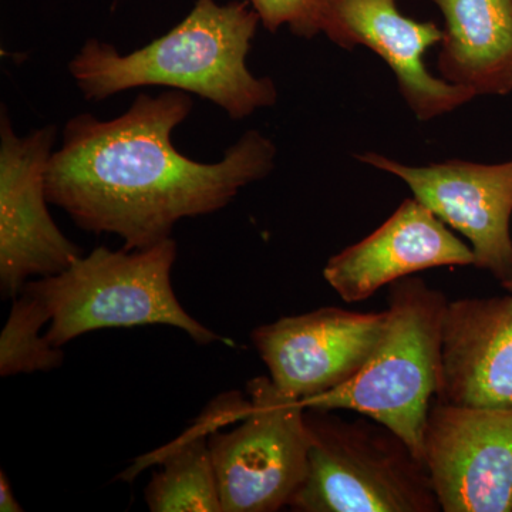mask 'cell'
<instances>
[{"label": "cell", "mask_w": 512, "mask_h": 512, "mask_svg": "<svg viewBox=\"0 0 512 512\" xmlns=\"http://www.w3.org/2000/svg\"><path fill=\"white\" fill-rule=\"evenodd\" d=\"M181 90L140 94L111 120L79 114L67 121L50 158L47 200L77 227L113 234L126 249L171 238L178 221L227 207L242 188L274 170L276 148L249 130L218 163H200L173 146V131L192 111Z\"/></svg>", "instance_id": "6da1fadb"}, {"label": "cell", "mask_w": 512, "mask_h": 512, "mask_svg": "<svg viewBox=\"0 0 512 512\" xmlns=\"http://www.w3.org/2000/svg\"><path fill=\"white\" fill-rule=\"evenodd\" d=\"M259 23L248 0H197L170 32L128 55L110 43L87 40L70 62V74L87 100L164 86L197 94L231 119H247L278 100L274 82L254 76L247 66Z\"/></svg>", "instance_id": "7a4b0ae2"}, {"label": "cell", "mask_w": 512, "mask_h": 512, "mask_svg": "<svg viewBox=\"0 0 512 512\" xmlns=\"http://www.w3.org/2000/svg\"><path fill=\"white\" fill-rule=\"evenodd\" d=\"M448 301L414 276L390 285L386 328L348 383L305 400L306 409L349 410L383 424L423 461V434L439 390Z\"/></svg>", "instance_id": "3957f363"}, {"label": "cell", "mask_w": 512, "mask_h": 512, "mask_svg": "<svg viewBox=\"0 0 512 512\" xmlns=\"http://www.w3.org/2000/svg\"><path fill=\"white\" fill-rule=\"evenodd\" d=\"M177 259L173 238L144 249L96 248L56 275L29 281L50 313L45 335L56 348L93 330L165 325L198 345L225 342L185 311L171 285Z\"/></svg>", "instance_id": "277c9868"}, {"label": "cell", "mask_w": 512, "mask_h": 512, "mask_svg": "<svg viewBox=\"0 0 512 512\" xmlns=\"http://www.w3.org/2000/svg\"><path fill=\"white\" fill-rule=\"evenodd\" d=\"M306 409L308 471L289 508L299 512L441 511L423 461L369 419Z\"/></svg>", "instance_id": "5b68a950"}, {"label": "cell", "mask_w": 512, "mask_h": 512, "mask_svg": "<svg viewBox=\"0 0 512 512\" xmlns=\"http://www.w3.org/2000/svg\"><path fill=\"white\" fill-rule=\"evenodd\" d=\"M247 392L245 419L208 440L222 512L279 511L289 507L308 471L306 407L269 376L252 379Z\"/></svg>", "instance_id": "8992f818"}, {"label": "cell", "mask_w": 512, "mask_h": 512, "mask_svg": "<svg viewBox=\"0 0 512 512\" xmlns=\"http://www.w3.org/2000/svg\"><path fill=\"white\" fill-rule=\"evenodd\" d=\"M56 126L16 136L8 113L0 119V291L16 298L33 276L56 275L82 256L60 231L47 204L46 174Z\"/></svg>", "instance_id": "52a82bcc"}, {"label": "cell", "mask_w": 512, "mask_h": 512, "mask_svg": "<svg viewBox=\"0 0 512 512\" xmlns=\"http://www.w3.org/2000/svg\"><path fill=\"white\" fill-rule=\"evenodd\" d=\"M423 463L444 512H512V409L431 404Z\"/></svg>", "instance_id": "ba28073f"}, {"label": "cell", "mask_w": 512, "mask_h": 512, "mask_svg": "<svg viewBox=\"0 0 512 512\" xmlns=\"http://www.w3.org/2000/svg\"><path fill=\"white\" fill-rule=\"evenodd\" d=\"M356 158L399 177L417 201L464 235L476 268L490 272L501 284L512 279V160L501 164L451 160L410 167L372 151Z\"/></svg>", "instance_id": "9c48e42d"}, {"label": "cell", "mask_w": 512, "mask_h": 512, "mask_svg": "<svg viewBox=\"0 0 512 512\" xmlns=\"http://www.w3.org/2000/svg\"><path fill=\"white\" fill-rule=\"evenodd\" d=\"M387 311L320 308L252 332L276 389L305 400L338 389L366 365L386 328Z\"/></svg>", "instance_id": "30bf717a"}, {"label": "cell", "mask_w": 512, "mask_h": 512, "mask_svg": "<svg viewBox=\"0 0 512 512\" xmlns=\"http://www.w3.org/2000/svg\"><path fill=\"white\" fill-rule=\"evenodd\" d=\"M325 35L343 49L366 46L389 64L400 93L417 119L427 121L473 100L466 87L437 79L424 64V53L441 43L434 22L404 16L397 0H336Z\"/></svg>", "instance_id": "8fae6325"}, {"label": "cell", "mask_w": 512, "mask_h": 512, "mask_svg": "<svg viewBox=\"0 0 512 512\" xmlns=\"http://www.w3.org/2000/svg\"><path fill=\"white\" fill-rule=\"evenodd\" d=\"M468 265H474L470 245L412 198L369 237L332 256L323 276L343 301L355 303L417 272Z\"/></svg>", "instance_id": "7c38bea8"}, {"label": "cell", "mask_w": 512, "mask_h": 512, "mask_svg": "<svg viewBox=\"0 0 512 512\" xmlns=\"http://www.w3.org/2000/svg\"><path fill=\"white\" fill-rule=\"evenodd\" d=\"M436 400L512 409V295L448 302Z\"/></svg>", "instance_id": "4fadbf2b"}, {"label": "cell", "mask_w": 512, "mask_h": 512, "mask_svg": "<svg viewBox=\"0 0 512 512\" xmlns=\"http://www.w3.org/2000/svg\"><path fill=\"white\" fill-rule=\"evenodd\" d=\"M443 13L441 76L474 96L512 92V0H431Z\"/></svg>", "instance_id": "5bb4252c"}, {"label": "cell", "mask_w": 512, "mask_h": 512, "mask_svg": "<svg viewBox=\"0 0 512 512\" xmlns=\"http://www.w3.org/2000/svg\"><path fill=\"white\" fill-rule=\"evenodd\" d=\"M251 407L241 393L218 397L190 430L168 446L147 454L126 471L128 480L153 464L161 466L146 488L153 512H222L217 476L212 464L210 434L245 419Z\"/></svg>", "instance_id": "9a60e30c"}, {"label": "cell", "mask_w": 512, "mask_h": 512, "mask_svg": "<svg viewBox=\"0 0 512 512\" xmlns=\"http://www.w3.org/2000/svg\"><path fill=\"white\" fill-rule=\"evenodd\" d=\"M50 313L32 293L22 291L0 333V375L50 372L62 366L64 353L40 335L49 325Z\"/></svg>", "instance_id": "2e32d148"}, {"label": "cell", "mask_w": 512, "mask_h": 512, "mask_svg": "<svg viewBox=\"0 0 512 512\" xmlns=\"http://www.w3.org/2000/svg\"><path fill=\"white\" fill-rule=\"evenodd\" d=\"M262 26L275 33L288 26L293 35L312 39L325 33L336 0H248Z\"/></svg>", "instance_id": "e0dca14e"}, {"label": "cell", "mask_w": 512, "mask_h": 512, "mask_svg": "<svg viewBox=\"0 0 512 512\" xmlns=\"http://www.w3.org/2000/svg\"><path fill=\"white\" fill-rule=\"evenodd\" d=\"M0 511L2 512H22L23 508L19 501L16 500L10 487L9 478L5 471L0 473Z\"/></svg>", "instance_id": "ac0fdd59"}, {"label": "cell", "mask_w": 512, "mask_h": 512, "mask_svg": "<svg viewBox=\"0 0 512 512\" xmlns=\"http://www.w3.org/2000/svg\"><path fill=\"white\" fill-rule=\"evenodd\" d=\"M501 285H503V288L505 289V291L510 292L512 295V279H510V281L504 282V284H501Z\"/></svg>", "instance_id": "d6986e66"}]
</instances>
